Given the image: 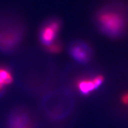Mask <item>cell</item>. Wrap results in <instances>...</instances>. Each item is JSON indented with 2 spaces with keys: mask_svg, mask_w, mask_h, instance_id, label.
I'll list each match as a JSON object with an SVG mask.
<instances>
[{
  "mask_svg": "<svg viewBox=\"0 0 128 128\" xmlns=\"http://www.w3.org/2000/svg\"><path fill=\"white\" fill-rule=\"evenodd\" d=\"M62 28V22L56 17L48 19L42 24L39 30V38L44 47L56 40Z\"/></svg>",
  "mask_w": 128,
  "mask_h": 128,
  "instance_id": "3957f363",
  "label": "cell"
},
{
  "mask_svg": "<svg viewBox=\"0 0 128 128\" xmlns=\"http://www.w3.org/2000/svg\"><path fill=\"white\" fill-rule=\"evenodd\" d=\"M104 82V76L100 73H90L80 76L76 81V87L81 95L88 96L98 90Z\"/></svg>",
  "mask_w": 128,
  "mask_h": 128,
  "instance_id": "277c9868",
  "label": "cell"
},
{
  "mask_svg": "<svg viewBox=\"0 0 128 128\" xmlns=\"http://www.w3.org/2000/svg\"><path fill=\"white\" fill-rule=\"evenodd\" d=\"M24 34L23 26L18 22L0 23V50L12 52L18 48Z\"/></svg>",
  "mask_w": 128,
  "mask_h": 128,
  "instance_id": "7a4b0ae2",
  "label": "cell"
},
{
  "mask_svg": "<svg viewBox=\"0 0 128 128\" xmlns=\"http://www.w3.org/2000/svg\"><path fill=\"white\" fill-rule=\"evenodd\" d=\"M63 48L64 46L62 42L58 39L51 44L44 47L48 52L52 54H57L61 52L62 49H63Z\"/></svg>",
  "mask_w": 128,
  "mask_h": 128,
  "instance_id": "ba28073f",
  "label": "cell"
},
{
  "mask_svg": "<svg viewBox=\"0 0 128 128\" xmlns=\"http://www.w3.org/2000/svg\"><path fill=\"white\" fill-rule=\"evenodd\" d=\"M11 128H30L28 118L23 114H17L12 118Z\"/></svg>",
  "mask_w": 128,
  "mask_h": 128,
  "instance_id": "52a82bcc",
  "label": "cell"
},
{
  "mask_svg": "<svg viewBox=\"0 0 128 128\" xmlns=\"http://www.w3.org/2000/svg\"><path fill=\"white\" fill-rule=\"evenodd\" d=\"M13 76L8 67L0 66V94L4 92L6 87L13 82Z\"/></svg>",
  "mask_w": 128,
  "mask_h": 128,
  "instance_id": "8992f818",
  "label": "cell"
},
{
  "mask_svg": "<svg viewBox=\"0 0 128 128\" xmlns=\"http://www.w3.org/2000/svg\"><path fill=\"white\" fill-rule=\"evenodd\" d=\"M68 52L74 60L81 64L88 63L93 55L90 44L82 40L72 42L68 47Z\"/></svg>",
  "mask_w": 128,
  "mask_h": 128,
  "instance_id": "5b68a950",
  "label": "cell"
},
{
  "mask_svg": "<svg viewBox=\"0 0 128 128\" xmlns=\"http://www.w3.org/2000/svg\"><path fill=\"white\" fill-rule=\"evenodd\" d=\"M96 28L112 39H119L128 30V7L119 1L105 3L96 11L94 17Z\"/></svg>",
  "mask_w": 128,
  "mask_h": 128,
  "instance_id": "6da1fadb",
  "label": "cell"
},
{
  "mask_svg": "<svg viewBox=\"0 0 128 128\" xmlns=\"http://www.w3.org/2000/svg\"><path fill=\"white\" fill-rule=\"evenodd\" d=\"M121 101L124 104L128 105V92H126L122 96Z\"/></svg>",
  "mask_w": 128,
  "mask_h": 128,
  "instance_id": "9c48e42d",
  "label": "cell"
}]
</instances>
